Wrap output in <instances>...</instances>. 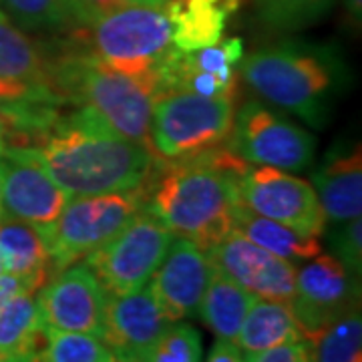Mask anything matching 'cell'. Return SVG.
Returning a JSON list of instances; mask_svg holds the SVG:
<instances>
[{"instance_id": "44dd1931", "label": "cell", "mask_w": 362, "mask_h": 362, "mask_svg": "<svg viewBox=\"0 0 362 362\" xmlns=\"http://www.w3.org/2000/svg\"><path fill=\"white\" fill-rule=\"evenodd\" d=\"M233 232L242 233L246 240L254 242L256 246L268 250L278 258L292 262L294 266L322 254L318 235L300 232L296 228L268 220L264 216L254 214L252 209H247L244 204H240V207L235 209Z\"/></svg>"}, {"instance_id": "9a60e30c", "label": "cell", "mask_w": 362, "mask_h": 362, "mask_svg": "<svg viewBox=\"0 0 362 362\" xmlns=\"http://www.w3.org/2000/svg\"><path fill=\"white\" fill-rule=\"evenodd\" d=\"M211 272L206 250L180 235L173 238L149 280L157 304L171 322L197 316Z\"/></svg>"}, {"instance_id": "2e32d148", "label": "cell", "mask_w": 362, "mask_h": 362, "mask_svg": "<svg viewBox=\"0 0 362 362\" xmlns=\"http://www.w3.org/2000/svg\"><path fill=\"white\" fill-rule=\"evenodd\" d=\"M171 324L149 284L129 294L107 298L103 340L117 362H139Z\"/></svg>"}, {"instance_id": "ffe728a7", "label": "cell", "mask_w": 362, "mask_h": 362, "mask_svg": "<svg viewBox=\"0 0 362 362\" xmlns=\"http://www.w3.org/2000/svg\"><path fill=\"white\" fill-rule=\"evenodd\" d=\"M52 57L51 47L47 49L42 42L30 39L0 8V77L23 81L52 93Z\"/></svg>"}, {"instance_id": "4316f807", "label": "cell", "mask_w": 362, "mask_h": 362, "mask_svg": "<svg viewBox=\"0 0 362 362\" xmlns=\"http://www.w3.org/2000/svg\"><path fill=\"white\" fill-rule=\"evenodd\" d=\"M57 105H0V156L8 147H28L57 117Z\"/></svg>"}, {"instance_id": "e0dca14e", "label": "cell", "mask_w": 362, "mask_h": 362, "mask_svg": "<svg viewBox=\"0 0 362 362\" xmlns=\"http://www.w3.org/2000/svg\"><path fill=\"white\" fill-rule=\"evenodd\" d=\"M314 192L326 223L340 226L362 214V151L361 145L332 147L322 165L314 171Z\"/></svg>"}, {"instance_id": "4fadbf2b", "label": "cell", "mask_w": 362, "mask_h": 362, "mask_svg": "<svg viewBox=\"0 0 362 362\" xmlns=\"http://www.w3.org/2000/svg\"><path fill=\"white\" fill-rule=\"evenodd\" d=\"M206 254L214 270L226 274L250 294L272 302H292L298 266L256 246L242 233H228L216 246L206 250Z\"/></svg>"}, {"instance_id": "ab89813d", "label": "cell", "mask_w": 362, "mask_h": 362, "mask_svg": "<svg viewBox=\"0 0 362 362\" xmlns=\"http://www.w3.org/2000/svg\"><path fill=\"white\" fill-rule=\"evenodd\" d=\"M18 362H35V358H28V361H18Z\"/></svg>"}, {"instance_id": "8fae6325", "label": "cell", "mask_w": 362, "mask_h": 362, "mask_svg": "<svg viewBox=\"0 0 362 362\" xmlns=\"http://www.w3.org/2000/svg\"><path fill=\"white\" fill-rule=\"evenodd\" d=\"M240 199L254 214L300 232L320 238L326 230L322 207L312 183L284 169L268 165L247 169L240 181Z\"/></svg>"}, {"instance_id": "83f0119b", "label": "cell", "mask_w": 362, "mask_h": 362, "mask_svg": "<svg viewBox=\"0 0 362 362\" xmlns=\"http://www.w3.org/2000/svg\"><path fill=\"white\" fill-rule=\"evenodd\" d=\"M35 362H117L103 338L45 328V342Z\"/></svg>"}, {"instance_id": "30bf717a", "label": "cell", "mask_w": 362, "mask_h": 362, "mask_svg": "<svg viewBox=\"0 0 362 362\" xmlns=\"http://www.w3.org/2000/svg\"><path fill=\"white\" fill-rule=\"evenodd\" d=\"M361 306L358 276L332 254H318L296 272V292L290 308L304 340L314 338L352 308Z\"/></svg>"}, {"instance_id": "484cf974", "label": "cell", "mask_w": 362, "mask_h": 362, "mask_svg": "<svg viewBox=\"0 0 362 362\" xmlns=\"http://www.w3.org/2000/svg\"><path fill=\"white\" fill-rule=\"evenodd\" d=\"M314 362H362L361 306L324 328L312 340Z\"/></svg>"}, {"instance_id": "5bb4252c", "label": "cell", "mask_w": 362, "mask_h": 362, "mask_svg": "<svg viewBox=\"0 0 362 362\" xmlns=\"http://www.w3.org/2000/svg\"><path fill=\"white\" fill-rule=\"evenodd\" d=\"M0 194L4 216L33 226L57 220L69 199L26 147H8L0 156Z\"/></svg>"}, {"instance_id": "3957f363", "label": "cell", "mask_w": 362, "mask_h": 362, "mask_svg": "<svg viewBox=\"0 0 362 362\" xmlns=\"http://www.w3.org/2000/svg\"><path fill=\"white\" fill-rule=\"evenodd\" d=\"M240 78L262 101L322 129L350 87V71L332 45L284 40L244 54Z\"/></svg>"}, {"instance_id": "9c48e42d", "label": "cell", "mask_w": 362, "mask_h": 362, "mask_svg": "<svg viewBox=\"0 0 362 362\" xmlns=\"http://www.w3.org/2000/svg\"><path fill=\"white\" fill-rule=\"evenodd\" d=\"M228 145L250 165L284 171H306L316 157L314 135L262 101H247L233 115Z\"/></svg>"}, {"instance_id": "52a82bcc", "label": "cell", "mask_w": 362, "mask_h": 362, "mask_svg": "<svg viewBox=\"0 0 362 362\" xmlns=\"http://www.w3.org/2000/svg\"><path fill=\"white\" fill-rule=\"evenodd\" d=\"M232 99H209L187 90L157 95L149 147L157 159L181 161L226 145L233 129Z\"/></svg>"}, {"instance_id": "f35d334b", "label": "cell", "mask_w": 362, "mask_h": 362, "mask_svg": "<svg viewBox=\"0 0 362 362\" xmlns=\"http://www.w3.org/2000/svg\"><path fill=\"white\" fill-rule=\"evenodd\" d=\"M4 274V266H2V259H0V276Z\"/></svg>"}, {"instance_id": "6da1fadb", "label": "cell", "mask_w": 362, "mask_h": 362, "mask_svg": "<svg viewBox=\"0 0 362 362\" xmlns=\"http://www.w3.org/2000/svg\"><path fill=\"white\" fill-rule=\"evenodd\" d=\"M26 149L69 199L141 187L159 165L147 143L119 135L87 107L57 113Z\"/></svg>"}, {"instance_id": "ac0fdd59", "label": "cell", "mask_w": 362, "mask_h": 362, "mask_svg": "<svg viewBox=\"0 0 362 362\" xmlns=\"http://www.w3.org/2000/svg\"><path fill=\"white\" fill-rule=\"evenodd\" d=\"M242 0H168L163 11L171 26V42L180 51H197L223 39L226 26Z\"/></svg>"}, {"instance_id": "4dcf8cb0", "label": "cell", "mask_w": 362, "mask_h": 362, "mask_svg": "<svg viewBox=\"0 0 362 362\" xmlns=\"http://www.w3.org/2000/svg\"><path fill=\"white\" fill-rule=\"evenodd\" d=\"M332 256L338 258L346 270L361 278L362 270V221L361 218L334 226V233L330 238Z\"/></svg>"}, {"instance_id": "1f68e13d", "label": "cell", "mask_w": 362, "mask_h": 362, "mask_svg": "<svg viewBox=\"0 0 362 362\" xmlns=\"http://www.w3.org/2000/svg\"><path fill=\"white\" fill-rule=\"evenodd\" d=\"M14 103H49L63 105L51 90L39 89L33 85H26L23 81L0 77V105Z\"/></svg>"}, {"instance_id": "d6986e66", "label": "cell", "mask_w": 362, "mask_h": 362, "mask_svg": "<svg viewBox=\"0 0 362 362\" xmlns=\"http://www.w3.org/2000/svg\"><path fill=\"white\" fill-rule=\"evenodd\" d=\"M0 259L4 272L37 292L52 276L51 256L39 228L8 216L0 218Z\"/></svg>"}, {"instance_id": "74e56055", "label": "cell", "mask_w": 362, "mask_h": 362, "mask_svg": "<svg viewBox=\"0 0 362 362\" xmlns=\"http://www.w3.org/2000/svg\"><path fill=\"white\" fill-rule=\"evenodd\" d=\"M4 216V211H2V194H0V218Z\"/></svg>"}, {"instance_id": "836d02e7", "label": "cell", "mask_w": 362, "mask_h": 362, "mask_svg": "<svg viewBox=\"0 0 362 362\" xmlns=\"http://www.w3.org/2000/svg\"><path fill=\"white\" fill-rule=\"evenodd\" d=\"M81 2L93 18L97 14L125 8V6H163L168 0H81Z\"/></svg>"}, {"instance_id": "8992f818", "label": "cell", "mask_w": 362, "mask_h": 362, "mask_svg": "<svg viewBox=\"0 0 362 362\" xmlns=\"http://www.w3.org/2000/svg\"><path fill=\"white\" fill-rule=\"evenodd\" d=\"M151 180L129 192L71 197L57 220L37 226L51 256L52 274L85 259L121 232L147 204Z\"/></svg>"}, {"instance_id": "d4e9b609", "label": "cell", "mask_w": 362, "mask_h": 362, "mask_svg": "<svg viewBox=\"0 0 362 362\" xmlns=\"http://www.w3.org/2000/svg\"><path fill=\"white\" fill-rule=\"evenodd\" d=\"M0 8L23 30L45 35H73L89 25L81 0H0Z\"/></svg>"}, {"instance_id": "d590c367", "label": "cell", "mask_w": 362, "mask_h": 362, "mask_svg": "<svg viewBox=\"0 0 362 362\" xmlns=\"http://www.w3.org/2000/svg\"><path fill=\"white\" fill-rule=\"evenodd\" d=\"M21 292H28L26 286L23 284L18 278H14V276L4 272V274L0 276V306H2L4 302H8L13 296H16V294H21Z\"/></svg>"}, {"instance_id": "f1b7e54d", "label": "cell", "mask_w": 362, "mask_h": 362, "mask_svg": "<svg viewBox=\"0 0 362 362\" xmlns=\"http://www.w3.org/2000/svg\"><path fill=\"white\" fill-rule=\"evenodd\" d=\"M332 4L334 0H254L259 21L280 33L318 25L330 13Z\"/></svg>"}, {"instance_id": "277c9868", "label": "cell", "mask_w": 362, "mask_h": 362, "mask_svg": "<svg viewBox=\"0 0 362 362\" xmlns=\"http://www.w3.org/2000/svg\"><path fill=\"white\" fill-rule=\"evenodd\" d=\"M69 42L52 57V93L59 101L87 107L119 135L149 145L156 90Z\"/></svg>"}, {"instance_id": "d6a6232c", "label": "cell", "mask_w": 362, "mask_h": 362, "mask_svg": "<svg viewBox=\"0 0 362 362\" xmlns=\"http://www.w3.org/2000/svg\"><path fill=\"white\" fill-rule=\"evenodd\" d=\"M244 362H314L312 342L298 340L259 352H246Z\"/></svg>"}, {"instance_id": "cb8c5ba5", "label": "cell", "mask_w": 362, "mask_h": 362, "mask_svg": "<svg viewBox=\"0 0 362 362\" xmlns=\"http://www.w3.org/2000/svg\"><path fill=\"white\" fill-rule=\"evenodd\" d=\"M298 340H304V337L290 304L256 298L238 332L235 344L244 352H259Z\"/></svg>"}, {"instance_id": "5b68a950", "label": "cell", "mask_w": 362, "mask_h": 362, "mask_svg": "<svg viewBox=\"0 0 362 362\" xmlns=\"http://www.w3.org/2000/svg\"><path fill=\"white\" fill-rule=\"evenodd\" d=\"M66 39L75 40L117 71L157 93L159 66L173 51L163 6H125L97 14Z\"/></svg>"}, {"instance_id": "f546056e", "label": "cell", "mask_w": 362, "mask_h": 362, "mask_svg": "<svg viewBox=\"0 0 362 362\" xmlns=\"http://www.w3.org/2000/svg\"><path fill=\"white\" fill-rule=\"evenodd\" d=\"M139 362H202V337L192 324L171 322Z\"/></svg>"}, {"instance_id": "e575fe53", "label": "cell", "mask_w": 362, "mask_h": 362, "mask_svg": "<svg viewBox=\"0 0 362 362\" xmlns=\"http://www.w3.org/2000/svg\"><path fill=\"white\" fill-rule=\"evenodd\" d=\"M206 362H244V354L235 342L226 340V338H218L209 350V356H207Z\"/></svg>"}, {"instance_id": "8d00e7d4", "label": "cell", "mask_w": 362, "mask_h": 362, "mask_svg": "<svg viewBox=\"0 0 362 362\" xmlns=\"http://www.w3.org/2000/svg\"><path fill=\"white\" fill-rule=\"evenodd\" d=\"M344 11L352 26H361L362 23V0H344Z\"/></svg>"}, {"instance_id": "7a4b0ae2", "label": "cell", "mask_w": 362, "mask_h": 362, "mask_svg": "<svg viewBox=\"0 0 362 362\" xmlns=\"http://www.w3.org/2000/svg\"><path fill=\"white\" fill-rule=\"evenodd\" d=\"M169 163L173 165L149 183L145 207L173 235L209 250L233 232V216L242 204L240 181L250 163L233 153L228 143Z\"/></svg>"}, {"instance_id": "ba28073f", "label": "cell", "mask_w": 362, "mask_h": 362, "mask_svg": "<svg viewBox=\"0 0 362 362\" xmlns=\"http://www.w3.org/2000/svg\"><path fill=\"white\" fill-rule=\"evenodd\" d=\"M173 238L168 226L143 207L121 232L89 254L85 264L107 294H129L149 284Z\"/></svg>"}, {"instance_id": "603a6c76", "label": "cell", "mask_w": 362, "mask_h": 362, "mask_svg": "<svg viewBox=\"0 0 362 362\" xmlns=\"http://www.w3.org/2000/svg\"><path fill=\"white\" fill-rule=\"evenodd\" d=\"M254 302L256 296L250 294L246 288L235 284L226 274L214 270L202 298L197 316L216 337L235 342L238 332L246 320L247 310Z\"/></svg>"}, {"instance_id": "7402d4cb", "label": "cell", "mask_w": 362, "mask_h": 362, "mask_svg": "<svg viewBox=\"0 0 362 362\" xmlns=\"http://www.w3.org/2000/svg\"><path fill=\"white\" fill-rule=\"evenodd\" d=\"M45 342L37 296L21 292L0 306V362L35 358Z\"/></svg>"}, {"instance_id": "7c38bea8", "label": "cell", "mask_w": 362, "mask_h": 362, "mask_svg": "<svg viewBox=\"0 0 362 362\" xmlns=\"http://www.w3.org/2000/svg\"><path fill=\"white\" fill-rule=\"evenodd\" d=\"M107 298V290L89 266L73 264L40 286L37 304L45 328L101 338Z\"/></svg>"}]
</instances>
